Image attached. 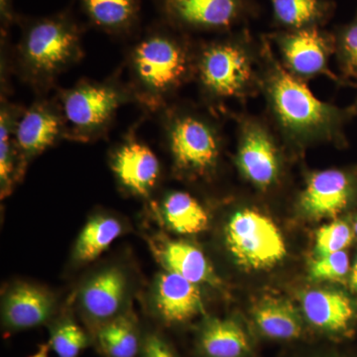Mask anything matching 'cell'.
Instances as JSON below:
<instances>
[{
	"instance_id": "obj_1",
	"label": "cell",
	"mask_w": 357,
	"mask_h": 357,
	"mask_svg": "<svg viewBox=\"0 0 357 357\" xmlns=\"http://www.w3.org/2000/svg\"><path fill=\"white\" fill-rule=\"evenodd\" d=\"M261 93L266 117L294 153L309 147L347 145V126L356 116L352 105L319 100L307 84L282 67L266 35H261Z\"/></svg>"
},
{
	"instance_id": "obj_2",
	"label": "cell",
	"mask_w": 357,
	"mask_h": 357,
	"mask_svg": "<svg viewBox=\"0 0 357 357\" xmlns=\"http://www.w3.org/2000/svg\"><path fill=\"white\" fill-rule=\"evenodd\" d=\"M196 43L187 33L164 21L148 30L128 54L134 100L150 112L167 109L185 84L194 79Z\"/></svg>"
},
{
	"instance_id": "obj_3",
	"label": "cell",
	"mask_w": 357,
	"mask_h": 357,
	"mask_svg": "<svg viewBox=\"0 0 357 357\" xmlns=\"http://www.w3.org/2000/svg\"><path fill=\"white\" fill-rule=\"evenodd\" d=\"M262 42L248 27L196 43L194 81L211 107L261 93Z\"/></svg>"
},
{
	"instance_id": "obj_4",
	"label": "cell",
	"mask_w": 357,
	"mask_h": 357,
	"mask_svg": "<svg viewBox=\"0 0 357 357\" xmlns=\"http://www.w3.org/2000/svg\"><path fill=\"white\" fill-rule=\"evenodd\" d=\"M83 56L81 27L68 11L23 22L16 47V67L33 88H50Z\"/></svg>"
},
{
	"instance_id": "obj_5",
	"label": "cell",
	"mask_w": 357,
	"mask_h": 357,
	"mask_svg": "<svg viewBox=\"0 0 357 357\" xmlns=\"http://www.w3.org/2000/svg\"><path fill=\"white\" fill-rule=\"evenodd\" d=\"M164 134L174 168L192 180L208 177L217 170L223 150V131L211 114L192 107H168Z\"/></svg>"
},
{
	"instance_id": "obj_6",
	"label": "cell",
	"mask_w": 357,
	"mask_h": 357,
	"mask_svg": "<svg viewBox=\"0 0 357 357\" xmlns=\"http://www.w3.org/2000/svg\"><path fill=\"white\" fill-rule=\"evenodd\" d=\"M134 102L129 86L115 79H83L58 95L68 138L89 142L102 137L114 122L122 105Z\"/></svg>"
},
{
	"instance_id": "obj_7",
	"label": "cell",
	"mask_w": 357,
	"mask_h": 357,
	"mask_svg": "<svg viewBox=\"0 0 357 357\" xmlns=\"http://www.w3.org/2000/svg\"><path fill=\"white\" fill-rule=\"evenodd\" d=\"M236 122V165L256 190L277 187L285 172L286 153L291 151L266 115L231 114Z\"/></svg>"
},
{
	"instance_id": "obj_8",
	"label": "cell",
	"mask_w": 357,
	"mask_h": 357,
	"mask_svg": "<svg viewBox=\"0 0 357 357\" xmlns=\"http://www.w3.org/2000/svg\"><path fill=\"white\" fill-rule=\"evenodd\" d=\"M225 243L237 264L248 270L269 269L287 255L285 241L273 220L250 206L232 213Z\"/></svg>"
},
{
	"instance_id": "obj_9",
	"label": "cell",
	"mask_w": 357,
	"mask_h": 357,
	"mask_svg": "<svg viewBox=\"0 0 357 357\" xmlns=\"http://www.w3.org/2000/svg\"><path fill=\"white\" fill-rule=\"evenodd\" d=\"M265 35L282 67L291 76L306 84L326 77L340 86H347L330 67L335 52L333 31L326 27H314L293 31L274 30Z\"/></svg>"
},
{
	"instance_id": "obj_10",
	"label": "cell",
	"mask_w": 357,
	"mask_h": 357,
	"mask_svg": "<svg viewBox=\"0 0 357 357\" xmlns=\"http://www.w3.org/2000/svg\"><path fill=\"white\" fill-rule=\"evenodd\" d=\"M164 21L181 31L227 33L258 14L256 0H158Z\"/></svg>"
},
{
	"instance_id": "obj_11",
	"label": "cell",
	"mask_w": 357,
	"mask_h": 357,
	"mask_svg": "<svg viewBox=\"0 0 357 357\" xmlns=\"http://www.w3.org/2000/svg\"><path fill=\"white\" fill-rule=\"evenodd\" d=\"M357 192V169L312 171L298 195L297 206L311 220L335 218L349 208Z\"/></svg>"
},
{
	"instance_id": "obj_12",
	"label": "cell",
	"mask_w": 357,
	"mask_h": 357,
	"mask_svg": "<svg viewBox=\"0 0 357 357\" xmlns=\"http://www.w3.org/2000/svg\"><path fill=\"white\" fill-rule=\"evenodd\" d=\"M68 138L67 126L57 102L42 100L23 109L15 128L16 146L23 173L28 161Z\"/></svg>"
},
{
	"instance_id": "obj_13",
	"label": "cell",
	"mask_w": 357,
	"mask_h": 357,
	"mask_svg": "<svg viewBox=\"0 0 357 357\" xmlns=\"http://www.w3.org/2000/svg\"><path fill=\"white\" fill-rule=\"evenodd\" d=\"M110 164L122 187L136 196L146 198L158 183V158L131 129L115 148Z\"/></svg>"
},
{
	"instance_id": "obj_14",
	"label": "cell",
	"mask_w": 357,
	"mask_h": 357,
	"mask_svg": "<svg viewBox=\"0 0 357 357\" xmlns=\"http://www.w3.org/2000/svg\"><path fill=\"white\" fill-rule=\"evenodd\" d=\"M154 306L162 321L169 325L187 323L204 312L198 284L170 271L157 277Z\"/></svg>"
},
{
	"instance_id": "obj_15",
	"label": "cell",
	"mask_w": 357,
	"mask_h": 357,
	"mask_svg": "<svg viewBox=\"0 0 357 357\" xmlns=\"http://www.w3.org/2000/svg\"><path fill=\"white\" fill-rule=\"evenodd\" d=\"M302 312L312 328L330 337H340L351 330L354 307L344 293L328 289H312L302 296Z\"/></svg>"
},
{
	"instance_id": "obj_16",
	"label": "cell",
	"mask_w": 357,
	"mask_h": 357,
	"mask_svg": "<svg viewBox=\"0 0 357 357\" xmlns=\"http://www.w3.org/2000/svg\"><path fill=\"white\" fill-rule=\"evenodd\" d=\"M199 357H252V340L245 328L234 319H206L197 337Z\"/></svg>"
},
{
	"instance_id": "obj_17",
	"label": "cell",
	"mask_w": 357,
	"mask_h": 357,
	"mask_svg": "<svg viewBox=\"0 0 357 357\" xmlns=\"http://www.w3.org/2000/svg\"><path fill=\"white\" fill-rule=\"evenodd\" d=\"M53 306L48 293L29 284H20L11 288L4 297L2 321L9 330H29L48 321Z\"/></svg>"
},
{
	"instance_id": "obj_18",
	"label": "cell",
	"mask_w": 357,
	"mask_h": 357,
	"mask_svg": "<svg viewBox=\"0 0 357 357\" xmlns=\"http://www.w3.org/2000/svg\"><path fill=\"white\" fill-rule=\"evenodd\" d=\"M126 294V278L119 268L93 277L81 293V305L91 321L102 325L119 316Z\"/></svg>"
},
{
	"instance_id": "obj_19",
	"label": "cell",
	"mask_w": 357,
	"mask_h": 357,
	"mask_svg": "<svg viewBox=\"0 0 357 357\" xmlns=\"http://www.w3.org/2000/svg\"><path fill=\"white\" fill-rule=\"evenodd\" d=\"M154 255L166 271L173 272L195 284L218 285V278L208 258L196 246L180 241L155 239Z\"/></svg>"
},
{
	"instance_id": "obj_20",
	"label": "cell",
	"mask_w": 357,
	"mask_h": 357,
	"mask_svg": "<svg viewBox=\"0 0 357 357\" xmlns=\"http://www.w3.org/2000/svg\"><path fill=\"white\" fill-rule=\"evenodd\" d=\"M251 319L261 337L275 342H296L305 335L304 319L285 300L264 298L253 307Z\"/></svg>"
},
{
	"instance_id": "obj_21",
	"label": "cell",
	"mask_w": 357,
	"mask_h": 357,
	"mask_svg": "<svg viewBox=\"0 0 357 357\" xmlns=\"http://www.w3.org/2000/svg\"><path fill=\"white\" fill-rule=\"evenodd\" d=\"M272 23L283 31L326 27L337 10L333 0H269Z\"/></svg>"
},
{
	"instance_id": "obj_22",
	"label": "cell",
	"mask_w": 357,
	"mask_h": 357,
	"mask_svg": "<svg viewBox=\"0 0 357 357\" xmlns=\"http://www.w3.org/2000/svg\"><path fill=\"white\" fill-rule=\"evenodd\" d=\"M95 27L114 36L133 31L139 22L141 0H79Z\"/></svg>"
},
{
	"instance_id": "obj_23",
	"label": "cell",
	"mask_w": 357,
	"mask_h": 357,
	"mask_svg": "<svg viewBox=\"0 0 357 357\" xmlns=\"http://www.w3.org/2000/svg\"><path fill=\"white\" fill-rule=\"evenodd\" d=\"M23 107L7 100L1 96L0 103V189L1 198L8 196L14 184L23 175L17 146L15 128Z\"/></svg>"
},
{
	"instance_id": "obj_24",
	"label": "cell",
	"mask_w": 357,
	"mask_h": 357,
	"mask_svg": "<svg viewBox=\"0 0 357 357\" xmlns=\"http://www.w3.org/2000/svg\"><path fill=\"white\" fill-rule=\"evenodd\" d=\"M162 213L167 225L183 236L204 231L210 222L203 204L187 192L175 191L167 195L162 203Z\"/></svg>"
},
{
	"instance_id": "obj_25",
	"label": "cell",
	"mask_w": 357,
	"mask_h": 357,
	"mask_svg": "<svg viewBox=\"0 0 357 357\" xmlns=\"http://www.w3.org/2000/svg\"><path fill=\"white\" fill-rule=\"evenodd\" d=\"M121 232V223L116 218L107 215L91 218L77 237L75 248L77 261H93L109 248Z\"/></svg>"
},
{
	"instance_id": "obj_26",
	"label": "cell",
	"mask_w": 357,
	"mask_h": 357,
	"mask_svg": "<svg viewBox=\"0 0 357 357\" xmlns=\"http://www.w3.org/2000/svg\"><path fill=\"white\" fill-rule=\"evenodd\" d=\"M96 337L109 357H136L142 347L133 319L126 316H117L100 326Z\"/></svg>"
},
{
	"instance_id": "obj_27",
	"label": "cell",
	"mask_w": 357,
	"mask_h": 357,
	"mask_svg": "<svg viewBox=\"0 0 357 357\" xmlns=\"http://www.w3.org/2000/svg\"><path fill=\"white\" fill-rule=\"evenodd\" d=\"M335 35V59L340 77L347 86L357 82V11L354 17L333 30Z\"/></svg>"
},
{
	"instance_id": "obj_28",
	"label": "cell",
	"mask_w": 357,
	"mask_h": 357,
	"mask_svg": "<svg viewBox=\"0 0 357 357\" xmlns=\"http://www.w3.org/2000/svg\"><path fill=\"white\" fill-rule=\"evenodd\" d=\"M88 344L86 333L72 319L60 321L52 330L50 345L58 357H77Z\"/></svg>"
},
{
	"instance_id": "obj_29",
	"label": "cell",
	"mask_w": 357,
	"mask_h": 357,
	"mask_svg": "<svg viewBox=\"0 0 357 357\" xmlns=\"http://www.w3.org/2000/svg\"><path fill=\"white\" fill-rule=\"evenodd\" d=\"M352 241V231L344 220H335L318 230L314 243L317 257L344 250Z\"/></svg>"
},
{
	"instance_id": "obj_30",
	"label": "cell",
	"mask_w": 357,
	"mask_h": 357,
	"mask_svg": "<svg viewBox=\"0 0 357 357\" xmlns=\"http://www.w3.org/2000/svg\"><path fill=\"white\" fill-rule=\"evenodd\" d=\"M349 257L344 250L317 257L310 266L314 281H342L349 272Z\"/></svg>"
},
{
	"instance_id": "obj_31",
	"label": "cell",
	"mask_w": 357,
	"mask_h": 357,
	"mask_svg": "<svg viewBox=\"0 0 357 357\" xmlns=\"http://www.w3.org/2000/svg\"><path fill=\"white\" fill-rule=\"evenodd\" d=\"M141 357H178L170 344L157 333H149L143 338Z\"/></svg>"
},
{
	"instance_id": "obj_32",
	"label": "cell",
	"mask_w": 357,
	"mask_h": 357,
	"mask_svg": "<svg viewBox=\"0 0 357 357\" xmlns=\"http://www.w3.org/2000/svg\"><path fill=\"white\" fill-rule=\"evenodd\" d=\"M17 20L14 11V0H0V24L1 38H6L10 26Z\"/></svg>"
},
{
	"instance_id": "obj_33",
	"label": "cell",
	"mask_w": 357,
	"mask_h": 357,
	"mask_svg": "<svg viewBox=\"0 0 357 357\" xmlns=\"http://www.w3.org/2000/svg\"><path fill=\"white\" fill-rule=\"evenodd\" d=\"M351 286L352 290L357 293V259L356 263H354V268H352L351 270Z\"/></svg>"
},
{
	"instance_id": "obj_34",
	"label": "cell",
	"mask_w": 357,
	"mask_h": 357,
	"mask_svg": "<svg viewBox=\"0 0 357 357\" xmlns=\"http://www.w3.org/2000/svg\"><path fill=\"white\" fill-rule=\"evenodd\" d=\"M49 347L48 345L44 344L40 347L38 351L36 354H33V356L29 357H49L48 356Z\"/></svg>"
},
{
	"instance_id": "obj_35",
	"label": "cell",
	"mask_w": 357,
	"mask_h": 357,
	"mask_svg": "<svg viewBox=\"0 0 357 357\" xmlns=\"http://www.w3.org/2000/svg\"><path fill=\"white\" fill-rule=\"evenodd\" d=\"M352 107H354V112H356V116H357V96H356V102H354V105H352Z\"/></svg>"
},
{
	"instance_id": "obj_36",
	"label": "cell",
	"mask_w": 357,
	"mask_h": 357,
	"mask_svg": "<svg viewBox=\"0 0 357 357\" xmlns=\"http://www.w3.org/2000/svg\"><path fill=\"white\" fill-rule=\"evenodd\" d=\"M354 230H356V236H357V218H356V223H354Z\"/></svg>"
}]
</instances>
